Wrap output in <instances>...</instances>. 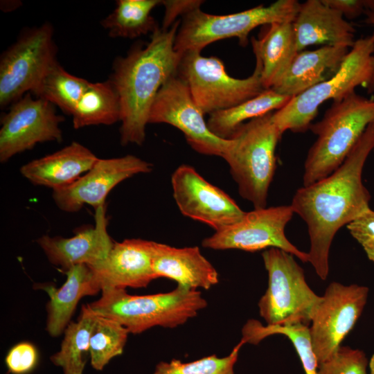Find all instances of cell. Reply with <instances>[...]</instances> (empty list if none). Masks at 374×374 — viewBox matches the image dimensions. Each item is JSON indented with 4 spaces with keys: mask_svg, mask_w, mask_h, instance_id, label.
I'll return each mask as SVG.
<instances>
[{
    "mask_svg": "<svg viewBox=\"0 0 374 374\" xmlns=\"http://www.w3.org/2000/svg\"><path fill=\"white\" fill-rule=\"evenodd\" d=\"M242 345L240 341L228 355L222 357L213 354L190 362L177 359L161 361L156 365L152 374H235L234 366Z\"/></svg>",
    "mask_w": 374,
    "mask_h": 374,
    "instance_id": "32",
    "label": "cell"
},
{
    "mask_svg": "<svg viewBox=\"0 0 374 374\" xmlns=\"http://www.w3.org/2000/svg\"><path fill=\"white\" fill-rule=\"evenodd\" d=\"M171 184L181 213L215 231L238 222L245 213L229 195L189 165H181L174 171Z\"/></svg>",
    "mask_w": 374,
    "mask_h": 374,
    "instance_id": "15",
    "label": "cell"
},
{
    "mask_svg": "<svg viewBox=\"0 0 374 374\" xmlns=\"http://www.w3.org/2000/svg\"><path fill=\"white\" fill-rule=\"evenodd\" d=\"M53 26L26 31L0 59V105L3 108L31 93L57 62Z\"/></svg>",
    "mask_w": 374,
    "mask_h": 374,
    "instance_id": "10",
    "label": "cell"
},
{
    "mask_svg": "<svg viewBox=\"0 0 374 374\" xmlns=\"http://www.w3.org/2000/svg\"><path fill=\"white\" fill-rule=\"evenodd\" d=\"M66 280L59 288L53 285L37 284L49 296L46 305V331L53 337L60 335L70 323L79 302L85 296L95 295L101 290L89 266L80 264L65 271Z\"/></svg>",
    "mask_w": 374,
    "mask_h": 374,
    "instance_id": "23",
    "label": "cell"
},
{
    "mask_svg": "<svg viewBox=\"0 0 374 374\" xmlns=\"http://www.w3.org/2000/svg\"><path fill=\"white\" fill-rule=\"evenodd\" d=\"M369 374H374V354L368 362Z\"/></svg>",
    "mask_w": 374,
    "mask_h": 374,
    "instance_id": "41",
    "label": "cell"
},
{
    "mask_svg": "<svg viewBox=\"0 0 374 374\" xmlns=\"http://www.w3.org/2000/svg\"><path fill=\"white\" fill-rule=\"evenodd\" d=\"M350 48L322 46L313 51L299 52L283 78L271 89L290 98L333 77Z\"/></svg>",
    "mask_w": 374,
    "mask_h": 374,
    "instance_id": "22",
    "label": "cell"
},
{
    "mask_svg": "<svg viewBox=\"0 0 374 374\" xmlns=\"http://www.w3.org/2000/svg\"><path fill=\"white\" fill-rule=\"evenodd\" d=\"M152 242L142 239L114 242L107 257L90 267L100 290L143 288L157 278L152 268Z\"/></svg>",
    "mask_w": 374,
    "mask_h": 374,
    "instance_id": "18",
    "label": "cell"
},
{
    "mask_svg": "<svg viewBox=\"0 0 374 374\" xmlns=\"http://www.w3.org/2000/svg\"><path fill=\"white\" fill-rule=\"evenodd\" d=\"M96 317L94 312L83 305L77 321H71L64 330L60 350L50 357L55 366L62 368L63 374H83Z\"/></svg>",
    "mask_w": 374,
    "mask_h": 374,
    "instance_id": "27",
    "label": "cell"
},
{
    "mask_svg": "<svg viewBox=\"0 0 374 374\" xmlns=\"http://www.w3.org/2000/svg\"><path fill=\"white\" fill-rule=\"evenodd\" d=\"M364 14L366 15V19L364 20V22L374 27V12L365 10ZM372 36L373 37V42H374V33L372 35ZM373 57H374V53H373ZM366 89H367V93L368 94H371L374 93V70H373L372 79L370 83L368 84V85L367 86Z\"/></svg>",
    "mask_w": 374,
    "mask_h": 374,
    "instance_id": "38",
    "label": "cell"
},
{
    "mask_svg": "<svg viewBox=\"0 0 374 374\" xmlns=\"http://www.w3.org/2000/svg\"><path fill=\"white\" fill-rule=\"evenodd\" d=\"M272 113L242 124L230 138L232 143L224 158L240 195L254 208L267 206L276 168V146L283 135L273 121Z\"/></svg>",
    "mask_w": 374,
    "mask_h": 374,
    "instance_id": "5",
    "label": "cell"
},
{
    "mask_svg": "<svg viewBox=\"0 0 374 374\" xmlns=\"http://www.w3.org/2000/svg\"><path fill=\"white\" fill-rule=\"evenodd\" d=\"M373 150L374 122L335 171L312 184L303 186L293 195L290 206L308 227V262L322 280L328 276L329 253L335 234L370 208L371 197L363 184L362 172Z\"/></svg>",
    "mask_w": 374,
    "mask_h": 374,
    "instance_id": "1",
    "label": "cell"
},
{
    "mask_svg": "<svg viewBox=\"0 0 374 374\" xmlns=\"http://www.w3.org/2000/svg\"><path fill=\"white\" fill-rule=\"evenodd\" d=\"M152 170V163L134 155L98 159L92 168L70 186L53 190V199L62 211L74 213L84 204L96 209L105 204L110 191L123 181Z\"/></svg>",
    "mask_w": 374,
    "mask_h": 374,
    "instance_id": "16",
    "label": "cell"
},
{
    "mask_svg": "<svg viewBox=\"0 0 374 374\" xmlns=\"http://www.w3.org/2000/svg\"><path fill=\"white\" fill-rule=\"evenodd\" d=\"M71 116L75 129L120 121L119 100L112 82H90Z\"/></svg>",
    "mask_w": 374,
    "mask_h": 374,
    "instance_id": "26",
    "label": "cell"
},
{
    "mask_svg": "<svg viewBox=\"0 0 374 374\" xmlns=\"http://www.w3.org/2000/svg\"><path fill=\"white\" fill-rule=\"evenodd\" d=\"M262 257L268 273V287L258 306L269 326L308 325L321 300L308 285L303 268L294 256L271 247Z\"/></svg>",
    "mask_w": 374,
    "mask_h": 374,
    "instance_id": "8",
    "label": "cell"
},
{
    "mask_svg": "<svg viewBox=\"0 0 374 374\" xmlns=\"http://www.w3.org/2000/svg\"><path fill=\"white\" fill-rule=\"evenodd\" d=\"M267 26L260 39L251 37V44L262 64V85L269 89L283 78L299 51L292 22H276Z\"/></svg>",
    "mask_w": 374,
    "mask_h": 374,
    "instance_id": "24",
    "label": "cell"
},
{
    "mask_svg": "<svg viewBox=\"0 0 374 374\" xmlns=\"http://www.w3.org/2000/svg\"><path fill=\"white\" fill-rule=\"evenodd\" d=\"M294 214L290 204L254 208L245 212L234 224L204 238L202 244L215 250L240 249L249 252L276 247L307 262L308 253L291 243L285 233V226Z\"/></svg>",
    "mask_w": 374,
    "mask_h": 374,
    "instance_id": "12",
    "label": "cell"
},
{
    "mask_svg": "<svg viewBox=\"0 0 374 374\" xmlns=\"http://www.w3.org/2000/svg\"><path fill=\"white\" fill-rule=\"evenodd\" d=\"M204 3L200 0H165L161 4L165 8L162 29H169L179 16L185 17L190 12L200 8Z\"/></svg>",
    "mask_w": 374,
    "mask_h": 374,
    "instance_id": "35",
    "label": "cell"
},
{
    "mask_svg": "<svg viewBox=\"0 0 374 374\" xmlns=\"http://www.w3.org/2000/svg\"><path fill=\"white\" fill-rule=\"evenodd\" d=\"M373 53L372 35L357 39L333 77L292 98L272 113L273 121L280 132H306L323 103L341 99L355 92L359 86L366 88L373 74Z\"/></svg>",
    "mask_w": 374,
    "mask_h": 374,
    "instance_id": "6",
    "label": "cell"
},
{
    "mask_svg": "<svg viewBox=\"0 0 374 374\" xmlns=\"http://www.w3.org/2000/svg\"><path fill=\"white\" fill-rule=\"evenodd\" d=\"M180 21L158 28L150 40L132 48L113 65L112 82L121 107L120 141L141 145L153 102L163 84L177 73L181 55L175 49Z\"/></svg>",
    "mask_w": 374,
    "mask_h": 374,
    "instance_id": "2",
    "label": "cell"
},
{
    "mask_svg": "<svg viewBox=\"0 0 374 374\" xmlns=\"http://www.w3.org/2000/svg\"><path fill=\"white\" fill-rule=\"evenodd\" d=\"M255 57L253 73L239 79L227 73L218 57L188 51L181 55L177 73L188 85L196 104L204 114L210 115L242 103L265 90L261 78L262 64L258 57Z\"/></svg>",
    "mask_w": 374,
    "mask_h": 374,
    "instance_id": "9",
    "label": "cell"
},
{
    "mask_svg": "<svg viewBox=\"0 0 374 374\" xmlns=\"http://www.w3.org/2000/svg\"><path fill=\"white\" fill-rule=\"evenodd\" d=\"M98 159L87 147L73 141L60 150L23 165L19 172L33 184L54 190L74 183Z\"/></svg>",
    "mask_w": 374,
    "mask_h": 374,
    "instance_id": "21",
    "label": "cell"
},
{
    "mask_svg": "<svg viewBox=\"0 0 374 374\" xmlns=\"http://www.w3.org/2000/svg\"><path fill=\"white\" fill-rule=\"evenodd\" d=\"M129 333L117 321L97 314L90 337L91 367L96 371H103L114 357L121 355Z\"/></svg>",
    "mask_w": 374,
    "mask_h": 374,
    "instance_id": "31",
    "label": "cell"
},
{
    "mask_svg": "<svg viewBox=\"0 0 374 374\" xmlns=\"http://www.w3.org/2000/svg\"><path fill=\"white\" fill-rule=\"evenodd\" d=\"M368 295L367 287L356 284L332 282L327 287L309 327L318 364L330 358L341 346L360 317Z\"/></svg>",
    "mask_w": 374,
    "mask_h": 374,
    "instance_id": "13",
    "label": "cell"
},
{
    "mask_svg": "<svg viewBox=\"0 0 374 374\" xmlns=\"http://www.w3.org/2000/svg\"><path fill=\"white\" fill-rule=\"evenodd\" d=\"M276 334L285 335L291 341L305 374H318V361L312 348L308 325L263 326L258 321L249 320L242 328L240 341L243 344H257L268 336Z\"/></svg>",
    "mask_w": 374,
    "mask_h": 374,
    "instance_id": "30",
    "label": "cell"
},
{
    "mask_svg": "<svg viewBox=\"0 0 374 374\" xmlns=\"http://www.w3.org/2000/svg\"><path fill=\"white\" fill-rule=\"evenodd\" d=\"M363 2L365 10L374 12V0H363Z\"/></svg>",
    "mask_w": 374,
    "mask_h": 374,
    "instance_id": "40",
    "label": "cell"
},
{
    "mask_svg": "<svg viewBox=\"0 0 374 374\" xmlns=\"http://www.w3.org/2000/svg\"><path fill=\"white\" fill-rule=\"evenodd\" d=\"M39 354L29 342H20L12 346L5 357V364L11 374H28L37 366Z\"/></svg>",
    "mask_w": 374,
    "mask_h": 374,
    "instance_id": "34",
    "label": "cell"
},
{
    "mask_svg": "<svg viewBox=\"0 0 374 374\" xmlns=\"http://www.w3.org/2000/svg\"><path fill=\"white\" fill-rule=\"evenodd\" d=\"M159 0H118L112 13L101 21L110 37L134 39L154 33L159 27L151 12Z\"/></svg>",
    "mask_w": 374,
    "mask_h": 374,
    "instance_id": "28",
    "label": "cell"
},
{
    "mask_svg": "<svg viewBox=\"0 0 374 374\" xmlns=\"http://www.w3.org/2000/svg\"><path fill=\"white\" fill-rule=\"evenodd\" d=\"M89 84L87 80L68 73L57 61L31 93L71 116Z\"/></svg>",
    "mask_w": 374,
    "mask_h": 374,
    "instance_id": "29",
    "label": "cell"
},
{
    "mask_svg": "<svg viewBox=\"0 0 374 374\" xmlns=\"http://www.w3.org/2000/svg\"><path fill=\"white\" fill-rule=\"evenodd\" d=\"M152 268L157 278L172 279L190 290H208L219 282L217 270L198 247L177 248L153 241Z\"/></svg>",
    "mask_w": 374,
    "mask_h": 374,
    "instance_id": "20",
    "label": "cell"
},
{
    "mask_svg": "<svg viewBox=\"0 0 374 374\" xmlns=\"http://www.w3.org/2000/svg\"><path fill=\"white\" fill-rule=\"evenodd\" d=\"M292 25L299 52L314 44L351 48L356 41L353 26L322 0L300 3Z\"/></svg>",
    "mask_w": 374,
    "mask_h": 374,
    "instance_id": "19",
    "label": "cell"
},
{
    "mask_svg": "<svg viewBox=\"0 0 374 374\" xmlns=\"http://www.w3.org/2000/svg\"><path fill=\"white\" fill-rule=\"evenodd\" d=\"M95 211L93 226L80 228L70 238L45 235L37 240L52 265L66 271L80 264L96 266L107 257L114 242L107 232L106 204L100 206Z\"/></svg>",
    "mask_w": 374,
    "mask_h": 374,
    "instance_id": "17",
    "label": "cell"
},
{
    "mask_svg": "<svg viewBox=\"0 0 374 374\" xmlns=\"http://www.w3.org/2000/svg\"><path fill=\"white\" fill-rule=\"evenodd\" d=\"M204 115L188 85L177 73L159 91L150 109L148 123L172 125L184 134L187 143L198 153L224 159L232 141L212 133Z\"/></svg>",
    "mask_w": 374,
    "mask_h": 374,
    "instance_id": "11",
    "label": "cell"
},
{
    "mask_svg": "<svg viewBox=\"0 0 374 374\" xmlns=\"http://www.w3.org/2000/svg\"><path fill=\"white\" fill-rule=\"evenodd\" d=\"M55 107L44 99L33 98L30 93L11 105L1 118V163L37 143L62 141L60 124L64 118L57 114Z\"/></svg>",
    "mask_w": 374,
    "mask_h": 374,
    "instance_id": "14",
    "label": "cell"
},
{
    "mask_svg": "<svg viewBox=\"0 0 374 374\" xmlns=\"http://www.w3.org/2000/svg\"><path fill=\"white\" fill-rule=\"evenodd\" d=\"M373 122L374 99L353 92L332 101L321 120L309 127L317 137L304 162L303 186L312 184L335 171Z\"/></svg>",
    "mask_w": 374,
    "mask_h": 374,
    "instance_id": "3",
    "label": "cell"
},
{
    "mask_svg": "<svg viewBox=\"0 0 374 374\" xmlns=\"http://www.w3.org/2000/svg\"><path fill=\"white\" fill-rule=\"evenodd\" d=\"M300 3L296 0H278L268 6H258L228 15H211L197 9L183 17L177 30L175 49L180 55L188 51L201 52L218 40L235 37L242 46L249 42L250 33L256 27L276 22H292Z\"/></svg>",
    "mask_w": 374,
    "mask_h": 374,
    "instance_id": "7",
    "label": "cell"
},
{
    "mask_svg": "<svg viewBox=\"0 0 374 374\" xmlns=\"http://www.w3.org/2000/svg\"><path fill=\"white\" fill-rule=\"evenodd\" d=\"M346 227L360 244L374 240V211L369 208L347 224Z\"/></svg>",
    "mask_w": 374,
    "mask_h": 374,
    "instance_id": "36",
    "label": "cell"
},
{
    "mask_svg": "<svg viewBox=\"0 0 374 374\" xmlns=\"http://www.w3.org/2000/svg\"><path fill=\"white\" fill-rule=\"evenodd\" d=\"M292 98L271 89L228 109L210 114L207 125L212 133L220 138L230 139L244 123L284 107Z\"/></svg>",
    "mask_w": 374,
    "mask_h": 374,
    "instance_id": "25",
    "label": "cell"
},
{
    "mask_svg": "<svg viewBox=\"0 0 374 374\" xmlns=\"http://www.w3.org/2000/svg\"><path fill=\"white\" fill-rule=\"evenodd\" d=\"M368 366L362 350L340 346L330 358L318 364V374H368Z\"/></svg>",
    "mask_w": 374,
    "mask_h": 374,
    "instance_id": "33",
    "label": "cell"
},
{
    "mask_svg": "<svg viewBox=\"0 0 374 374\" xmlns=\"http://www.w3.org/2000/svg\"><path fill=\"white\" fill-rule=\"evenodd\" d=\"M361 245L368 259L374 262V240L367 241Z\"/></svg>",
    "mask_w": 374,
    "mask_h": 374,
    "instance_id": "39",
    "label": "cell"
},
{
    "mask_svg": "<svg viewBox=\"0 0 374 374\" xmlns=\"http://www.w3.org/2000/svg\"><path fill=\"white\" fill-rule=\"evenodd\" d=\"M88 308L114 320L130 333L139 334L155 326L173 328L184 324L208 303L199 291L177 285L166 293L134 296L125 289L105 288Z\"/></svg>",
    "mask_w": 374,
    "mask_h": 374,
    "instance_id": "4",
    "label": "cell"
},
{
    "mask_svg": "<svg viewBox=\"0 0 374 374\" xmlns=\"http://www.w3.org/2000/svg\"><path fill=\"white\" fill-rule=\"evenodd\" d=\"M322 1L348 19L359 17L365 10L363 0H322Z\"/></svg>",
    "mask_w": 374,
    "mask_h": 374,
    "instance_id": "37",
    "label": "cell"
}]
</instances>
